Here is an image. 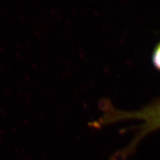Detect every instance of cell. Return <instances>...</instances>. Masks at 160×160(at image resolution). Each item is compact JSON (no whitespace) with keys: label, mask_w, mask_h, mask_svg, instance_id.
I'll return each instance as SVG.
<instances>
[{"label":"cell","mask_w":160,"mask_h":160,"mask_svg":"<svg viewBox=\"0 0 160 160\" xmlns=\"http://www.w3.org/2000/svg\"><path fill=\"white\" fill-rule=\"evenodd\" d=\"M152 61L155 68L160 71V43L157 46L154 52Z\"/></svg>","instance_id":"obj_1"}]
</instances>
